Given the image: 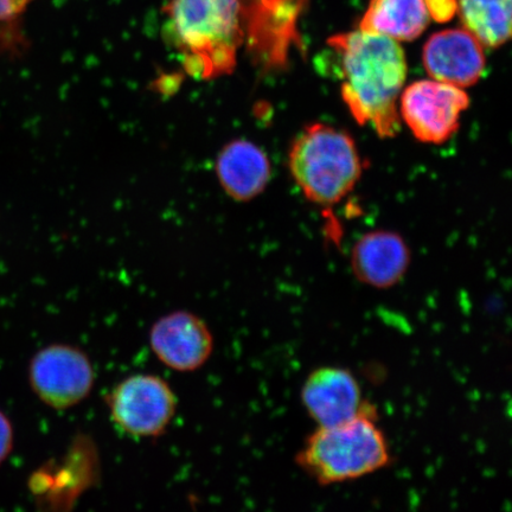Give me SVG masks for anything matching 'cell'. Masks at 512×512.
<instances>
[{
  "instance_id": "14",
  "label": "cell",
  "mask_w": 512,
  "mask_h": 512,
  "mask_svg": "<svg viewBox=\"0 0 512 512\" xmlns=\"http://www.w3.org/2000/svg\"><path fill=\"white\" fill-rule=\"evenodd\" d=\"M464 29L480 44L498 48L511 36V0H458Z\"/></svg>"
},
{
  "instance_id": "13",
  "label": "cell",
  "mask_w": 512,
  "mask_h": 512,
  "mask_svg": "<svg viewBox=\"0 0 512 512\" xmlns=\"http://www.w3.org/2000/svg\"><path fill=\"white\" fill-rule=\"evenodd\" d=\"M431 18L427 0H370L360 30L395 41H413L425 31Z\"/></svg>"
},
{
  "instance_id": "6",
  "label": "cell",
  "mask_w": 512,
  "mask_h": 512,
  "mask_svg": "<svg viewBox=\"0 0 512 512\" xmlns=\"http://www.w3.org/2000/svg\"><path fill=\"white\" fill-rule=\"evenodd\" d=\"M29 382L44 405L66 411L91 395L95 369L85 351L74 345L51 344L31 358Z\"/></svg>"
},
{
  "instance_id": "15",
  "label": "cell",
  "mask_w": 512,
  "mask_h": 512,
  "mask_svg": "<svg viewBox=\"0 0 512 512\" xmlns=\"http://www.w3.org/2000/svg\"><path fill=\"white\" fill-rule=\"evenodd\" d=\"M15 433L11 421L0 411V465L10 456L14 448Z\"/></svg>"
},
{
  "instance_id": "8",
  "label": "cell",
  "mask_w": 512,
  "mask_h": 512,
  "mask_svg": "<svg viewBox=\"0 0 512 512\" xmlns=\"http://www.w3.org/2000/svg\"><path fill=\"white\" fill-rule=\"evenodd\" d=\"M149 342L158 360L179 373L202 368L214 350V336L209 326L189 311L160 317L152 325Z\"/></svg>"
},
{
  "instance_id": "5",
  "label": "cell",
  "mask_w": 512,
  "mask_h": 512,
  "mask_svg": "<svg viewBox=\"0 0 512 512\" xmlns=\"http://www.w3.org/2000/svg\"><path fill=\"white\" fill-rule=\"evenodd\" d=\"M106 403L114 425L132 438L162 435L177 411L174 390L162 377L137 374L119 382Z\"/></svg>"
},
{
  "instance_id": "12",
  "label": "cell",
  "mask_w": 512,
  "mask_h": 512,
  "mask_svg": "<svg viewBox=\"0 0 512 512\" xmlns=\"http://www.w3.org/2000/svg\"><path fill=\"white\" fill-rule=\"evenodd\" d=\"M217 174L224 190L239 201H248L264 191L271 177L265 152L247 140H236L220 153Z\"/></svg>"
},
{
  "instance_id": "9",
  "label": "cell",
  "mask_w": 512,
  "mask_h": 512,
  "mask_svg": "<svg viewBox=\"0 0 512 512\" xmlns=\"http://www.w3.org/2000/svg\"><path fill=\"white\" fill-rule=\"evenodd\" d=\"M300 399L317 427L343 424L368 405L356 376L341 367L313 370L303 384Z\"/></svg>"
},
{
  "instance_id": "17",
  "label": "cell",
  "mask_w": 512,
  "mask_h": 512,
  "mask_svg": "<svg viewBox=\"0 0 512 512\" xmlns=\"http://www.w3.org/2000/svg\"><path fill=\"white\" fill-rule=\"evenodd\" d=\"M16 2L19 6H21L23 10H25V8H27L28 4L31 3L32 0H16Z\"/></svg>"
},
{
  "instance_id": "11",
  "label": "cell",
  "mask_w": 512,
  "mask_h": 512,
  "mask_svg": "<svg viewBox=\"0 0 512 512\" xmlns=\"http://www.w3.org/2000/svg\"><path fill=\"white\" fill-rule=\"evenodd\" d=\"M411 251L399 234L375 230L363 235L351 252V270L360 283L389 290L405 278Z\"/></svg>"
},
{
  "instance_id": "10",
  "label": "cell",
  "mask_w": 512,
  "mask_h": 512,
  "mask_svg": "<svg viewBox=\"0 0 512 512\" xmlns=\"http://www.w3.org/2000/svg\"><path fill=\"white\" fill-rule=\"evenodd\" d=\"M422 60L433 80L462 89L476 85L485 69L483 46L465 29L434 34L425 44Z\"/></svg>"
},
{
  "instance_id": "4",
  "label": "cell",
  "mask_w": 512,
  "mask_h": 512,
  "mask_svg": "<svg viewBox=\"0 0 512 512\" xmlns=\"http://www.w3.org/2000/svg\"><path fill=\"white\" fill-rule=\"evenodd\" d=\"M288 166L303 194L323 206L343 200L363 170L354 139L325 124H312L298 134Z\"/></svg>"
},
{
  "instance_id": "7",
  "label": "cell",
  "mask_w": 512,
  "mask_h": 512,
  "mask_svg": "<svg viewBox=\"0 0 512 512\" xmlns=\"http://www.w3.org/2000/svg\"><path fill=\"white\" fill-rule=\"evenodd\" d=\"M401 117L416 138L441 144L457 132L460 117L470 105L462 88L435 80L416 81L403 89Z\"/></svg>"
},
{
  "instance_id": "1",
  "label": "cell",
  "mask_w": 512,
  "mask_h": 512,
  "mask_svg": "<svg viewBox=\"0 0 512 512\" xmlns=\"http://www.w3.org/2000/svg\"><path fill=\"white\" fill-rule=\"evenodd\" d=\"M329 44L341 60L342 99L352 117L382 138L396 136L408 68L400 44L362 30L331 37Z\"/></svg>"
},
{
  "instance_id": "16",
  "label": "cell",
  "mask_w": 512,
  "mask_h": 512,
  "mask_svg": "<svg viewBox=\"0 0 512 512\" xmlns=\"http://www.w3.org/2000/svg\"><path fill=\"white\" fill-rule=\"evenodd\" d=\"M23 11L16 0H0V22L11 21Z\"/></svg>"
},
{
  "instance_id": "3",
  "label": "cell",
  "mask_w": 512,
  "mask_h": 512,
  "mask_svg": "<svg viewBox=\"0 0 512 512\" xmlns=\"http://www.w3.org/2000/svg\"><path fill=\"white\" fill-rule=\"evenodd\" d=\"M392 453L375 409L363 411L343 424L318 427L299 451L296 463L322 486L351 482L379 472Z\"/></svg>"
},
{
  "instance_id": "2",
  "label": "cell",
  "mask_w": 512,
  "mask_h": 512,
  "mask_svg": "<svg viewBox=\"0 0 512 512\" xmlns=\"http://www.w3.org/2000/svg\"><path fill=\"white\" fill-rule=\"evenodd\" d=\"M166 14L189 75L208 80L233 72L245 37L241 0H172Z\"/></svg>"
}]
</instances>
